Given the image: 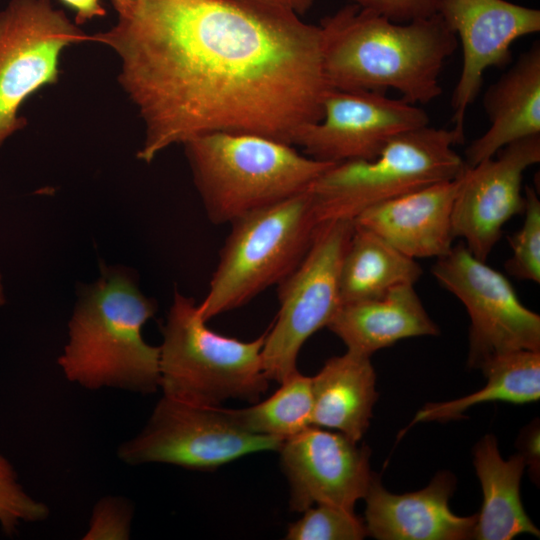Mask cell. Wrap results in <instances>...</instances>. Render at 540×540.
<instances>
[{"label":"cell","mask_w":540,"mask_h":540,"mask_svg":"<svg viewBox=\"0 0 540 540\" xmlns=\"http://www.w3.org/2000/svg\"><path fill=\"white\" fill-rule=\"evenodd\" d=\"M121 60L145 139L137 157L207 133L294 145L329 89L320 26L258 0H137L91 40Z\"/></svg>","instance_id":"1"},{"label":"cell","mask_w":540,"mask_h":540,"mask_svg":"<svg viewBox=\"0 0 540 540\" xmlns=\"http://www.w3.org/2000/svg\"><path fill=\"white\" fill-rule=\"evenodd\" d=\"M320 28L331 88L392 89L413 104L442 94L440 74L459 44L439 14L398 23L353 3L324 18Z\"/></svg>","instance_id":"2"},{"label":"cell","mask_w":540,"mask_h":540,"mask_svg":"<svg viewBox=\"0 0 540 540\" xmlns=\"http://www.w3.org/2000/svg\"><path fill=\"white\" fill-rule=\"evenodd\" d=\"M157 310L124 270L104 268L83 288L69 321V339L58 363L83 388H118L150 394L160 388V348L142 329Z\"/></svg>","instance_id":"3"},{"label":"cell","mask_w":540,"mask_h":540,"mask_svg":"<svg viewBox=\"0 0 540 540\" xmlns=\"http://www.w3.org/2000/svg\"><path fill=\"white\" fill-rule=\"evenodd\" d=\"M183 145L213 224H231L252 211L305 192L334 164L302 155L292 145L248 133H207Z\"/></svg>","instance_id":"4"},{"label":"cell","mask_w":540,"mask_h":540,"mask_svg":"<svg viewBox=\"0 0 540 540\" xmlns=\"http://www.w3.org/2000/svg\"><path fill=\"white\" fill-rule=\"evenodd\" d=\"M192 298L175 291L162 327L163 396L206 407L229 399L257 401L268 388L262 363L266 331L241 341L212 331Z\"/></svg>","instance_id":"5"},{"label":"cell","mask_w":540,"mask_h":540,"mask_svg":"<svg viewBox=\"0 0 540 540\" xmlns=\"http://www.w3.org/2000/svg\"><path fill=\"white\" fill-rule=\"evenodd\" d=\"M463 142L452 128L427 125L391 139L372 159L333 164L308 189L318 222L354 221L376 204L461 177L467 165L454 147Z\"/></svg>","instance_id":"6"},{"label":"cell","mask_w":540,"mask_h":540,"mask_svg":"<svg viewBox=\"0 0 540 540\" xmlns=\"http://www.w3.org/2000/svg\"><path fill=\"white\" fill-rule=\"evenodd\" d=\"M319 224L308 190L233 221L198 304L201 316L208 321L232 311L280 283L305 256Z\"/></svg>","instance_id":"7"},{"label":"cell","mask_w":540,"mask_h":540,"mask_svg":"<svg viewBox=\"0 0 540 540\" xmlns=\"http://www.w3.org/2000/svg\"><path fill=\"white\" fill-rule=\"evenodd\" d=\"M353 230L352 220L320 223L303 259L277 284L279 310L262 348L269 380L281 383L297 371L303 344L327 327L342 306L340 270Z\"/></svg>","instance_id":"8"},{"label":"cell","mask_w":540,"mask_h":540,"mask_svg":"<svg viewBox=\"0 0 540 540\" xmlns=\"http://www.w3.org/2000/svg\"><path fill=\"white\" fill-rule=\"evenodd\" d=\"M283 440L248 432L224 408L206 407L163 396L146 425L117 450L128 465L165 463L213 470L251 453L278 451Z\"/></svg>","instance_id":"9"},{"label":"cell","mask_w":540,"mask_h":540,"mask_svg":"<svg viewBox=\"0 0 540 540\" xmlns=\"http://www.w3.org/2000/svg\"><path fill=\"white\" fill-rule=\"evenodd\" d=\"M90 40L50 0H11L0 11V147L26 126L23 103L57 82L62 52Z\"/></svg>","instance_id":"10"},{"label":"cell","mask_w":540,"mask_h":540,"mask_svg":"<svg viewBox=\"0 0 540 540\" xmlns=\"http://www.w3.org/2000/svg\"><path fill=\"white\" fill-rule=\"evenodd\" d=\"M431 272L470 317V367L498 355L540 351V316L520 301L509 280L459 243L437 258Z\"/></svg>","instance_id":"11"},{"label":"cell","mask_w":540,"mask_h":540,"mask_svg":"<svg viewBox=\"0 0 540 540\" xmlns=\"http://www.w3.org/2000/svg\"><path fill=\"white\" fill-rule=\"evenodd\" d=\"M427 125L426 111L401 97L331 88L323 100L321 119L305 127L295 144L323 162L369 160L391 139Z\"/></svg>","instance_id":"12"},{"label":"cell","mask_w":540,"mask_h":540,"mask_svg":"<svg viewBox=\"0 0 540 540\" xmlns=\"http://www.w3.org/2000/svg\"><path fill=\"white\" fill-rule=\"evenodd\" d=\"M438 14L462 47V67L451 97L452 129L465 139V117L484 73L510 62L511 46L540 31V11L506 0H442Z\"/></svg>","instance_id":"13"},{"label":"cell","mask_w":540,"mask_h":540,"mask_svg":"<svg viewBox=\"0 0 540 540\" xmlns=\"http://www.w3.org/2000/svg\"><path fill=\"white\" fill-rule=\"evenodd\" d=\"M539 161L540 135H535L467 167L454 202L452 227L454 237L462 238L476 258L486 261L504 225L524 213L523 175Z\"/></svg>","instance_id":"14"},{"label":"cell","mask_w":540,"mask_h":540,"mask_svg":"<svg viewBox=\"0 0 540 540\" xmlns=\"http://www.w3.org/2000/svg\"><path fill=\"white\" fill-rule=\"evenodd\" d=\"M357 443L314 425L283 441L278 451L292 511L304 512L320 504L354 510L373 476L370 450Z\"/></svg>","instance_id":"15"},{"label":"cell","mask_w":540,"mask_h":540,"mask_svg":"<svg viewBox=\"0 0 540 540\" xmlns=\"http://www.w3.org/2000/svg\"><path fill=\"white\" fill-rule=\"evenodd\" d=\"M455 478L438 473L425 488L394 494L373 473L364 496L367 535L379 540H463L473 537L477 514L458 516L449 508Z\"/></svg>","instance_id":"16"},{"label":"cell","mask_w":540,"mask_h":540,"mask_svg":"<svg viewBox=\"0 0 540 540\" xmlns=\"http://www.w3.org/2000/svg\"><path fill=\"white\" fill-rule=\"evenodd\" d=\"M463 175L376 204L354 223L411 258H440L453 247L452 212Z\"/></svg>","instance_id":"17"},{"label":"cell","mask_w":540,"mask_h":540,"mask_svg":"<svg viewBox=\"0 0 540 540\" xmlns=\"http://www.w3.org/2000/svg\"><path fill=\"white\" fill-rule=\"evenodd\" d=\"M489 128L467 147L464 161L473 167L505 146L540 135V44L524 51L483 97Z\"/></svg>","instance_id":"18"},{"label":"cell","mask_w":540,"mask_h":540,"mask_svg":"<svg viewBox=\"0 0 540 540\" xmlns=\"http://www.w3.org/2000/svg\"><path fill=\"white\" fill-rule=\"evenodd\" d=\"M327 327L343 341L347 351L369 357L405 338L439 334L414 285L398 286L378 298L343 304Z\"/></svg>","instance_id":"19"},{"label":"cell","mask_w":540,"mask_h":540,"mask_svg":"<svg viewBox=\"0 0 540 540\" xmlns=\"http://www.w3.org/2000/svg\"><path fill=\"white\" fill-rule=\"evenodd\" d=\"M311 390L312 425L361 440L378 397L370 357L346 351L328 359L311 377Z\"/></svg>","instance_id":"20"},{"label":"cell","mask_w":540,"mask_h":540,"mask_svg":"<svg viewBox=\"0 0 540 540\" xmlns=\"http://www.w3.org/2000/svg\"><path fill=\"white\" fill-rule=\"evenodd\" d=\"M526 465L524 455L504 460L493 435H486L474 449V466L479 478L483 503L473 531V539L511 540L528 533L539 537V530L527 516L520 498V482Z\"/></svg>","instance_id":"21"},{"label":"cell","mask_w":540,"mask_h":540,"mask_svg":"<svg viewBox=\"0 0 540 540\" xmlns=\"http://www.w3.org/2000/svg\"><path fill=\"white\" fill-rule=\"evenodd\" d=\"M421 265L375 233L354 223L340 270L342 305L378 298L402 285H415Z\"/></svg>","instance_id":"22"},{"label":"cell","mask_w":540,"mask_h":540,"mask_svg":"<svg viewBox=\"0 0 540 540\" xmlns=\"http://www.w3.org/2000/svg\"><path fill=\"white\" fill-rule=\"evenodd\" d=\"M487 383L462 398L428 403L406 429L419 422L444 421L460 417L470 407L490 401L515 404L540 398V351L519 350L491 358L481 368Z\"/></svg>","instance_id":"23"},{"label":"cell","mask_w":540,"mask_h":540,"mask_svg":"<svg viewBox=\"0 0 540 540\" xmlns=\"http://www.w3.org/2000/svg\"><path fill=\"white\" fill-rule=\"evenodd\" d=\"M224 409L242 429L284 441L312 425L311 377L297 370L268 399L247 408Z\"/></svg>","instance_id":"24"},{"label":"cell","mask_w":540,"mask_h":540,"mask_svg":"<svg viewBox=\"0 0 540 540\" xmlns=\"http://www.w3.org/2000/svg\"><path fill=\"white\" fill-rule=\"evenodd\" d=\"M286 532L287 540H360L367 536L364 521L354 510L320 504L303 512Z\"/></svg>","instance_id":"25"},{"label":"cell","mask_w":540,"mask_h":540,"mask_svg":"<svg viewBox=\"0 0 540 540\" xmlns=\"http://www.w3.org/2000/svg\"><path fill=\"white\" fill-rule=\"evenodd\" d=\"M526 206L522 227L509 237L511 257L505 262L514 278L540 283V200L536 190L525 187Z\"/></svg>","instance_id":"26"},{"label":"cell","mask_w":540,"mask_h":540,"mask_svg":"<svg viewBox=\"0 0 540 540\" xmlns=\"http://www.w3.org/2000/svg\"><path fill=\"white\" fill-rule=\"evenodd\" d=\"M49 512L45 503L24 490L13 465L0 454V526L5 536L13 537L21 522L46 520Z\"/></svg>","instance_id":"27"},{"label":"cell","mask_w":540,"mask_h":540,"mask_svg":"<svg viewBox=\"0 0 540 540\" xmlns=\"http://www.w3.org/2000/svg\"><path fill=\"white\" fill-rule=\"evenodd\" d=\"M393 22L406 23L438 14L442 0H349Z\"/></svg>","instance_id":"28"},{"label":"cell","mask_w":540,"mask_h":540,"mask_svg":"<svg viewBox=\"0 0 540 540\" xmlns=\"http://www.w3.org/2000/svg\"><path fill=\"white\" fill-rule=\"evenodd\" d=\"M76 12L75 23L83 24L95 17L104 16L106 11L100 0H61Z\"/></svg>","instance_id":"29"},{"label":"cell","mask_w":540,"mask_h":540,"mask_svg":"<svg viewBox=\"0 0 540 540\" xmlns=\"http://www.w3.org/2000/svg\"><path fill=\"white\" fill-rule=\"evenodd\" d=\"M258 1L288 9L300 16L302 14H305L311 8L315 0H258Z\"/></svg>","instance_id":"30"},{"label":"cell","mask_w":540,"mask_h":540,"mask_svg":"<svg viewBox=\"0 0 540 540\" xmlns=\"http://www.w3.org/2000/svg\"><path fill=\"white\" fill-rule=\"evenodd\" d=\"M136 1L137 0H112L118 15L126 12Z\"/></svg>","instance_id":"31"},{"label":"cell","mask_w":540,"mask_h":540,"mask_svg":"<svg viewBox=\"0 0 540 540\" xmlns=\"http://www.w3.org/2000/svg\"><path fill=\"white\" fill-rule=\"evenodd\" d=\"M6 302L5 294H4V288L2 284V276L0 273V306L4 305Z\"/></svg>","instance_id":"32"}]
</instances>
